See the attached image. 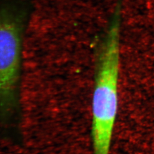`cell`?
Returning a JSON list of instances; mask_svg holds the SVG:
<instances>
[{"label":"cell","mask_w":154,"mask_h":154,"mask_svg":"<svg viewBox=\"0 0 154 154\" xmlns=\"http://www.w3.org/2000/svg\"><path fill=\"white\" fill-rule=\"evenodd\" d=\"M120 20L116 14L100 48L92 97L94 154H109L118 108Z\"/></svg>","instance_id":"obj_1"},{"label":"cell","mask_w":154,"mask_h":154,"mask_svg":"<svg viewBox=\"0 0 154 154\" xmlns=\"http://www.w3.org/2000/svg\"><path fill=\"white\" fill-rule=\"evenodd\" d=\"M28 14L25 0H0V115L19 106L22 41Z\"/></svg>","instance_id":"obj_2"}]
</instances>
